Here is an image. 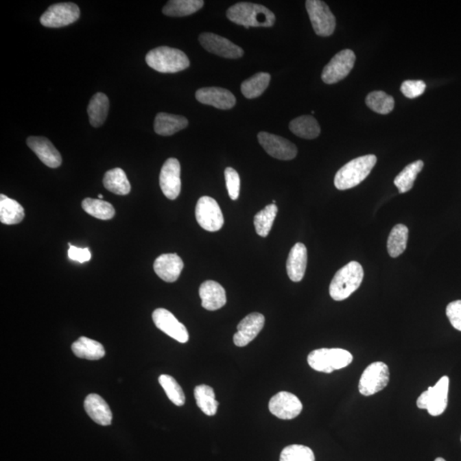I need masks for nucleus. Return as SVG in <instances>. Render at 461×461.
Instances as JSON below:
<instances>
[{
    "label": "nucleus",
    "instance_id": "393cba45",
    "mask_svg": "<svg viewBox=\"0 0 461 461\" xmlns=\"http://www.w3.org/2000/svg\"><path fill=\"white\" fill-rule=\"evenodd\" d=\"M72 351L80 359L97 361L106 355L104 346L95 340L82 337L72 344Z\"/></svg>",
    "mask_w": 461,
    "mask_h": 461
},
{
    "label": "nucleus",
    "instance_id": "72a5a7b5",
    "mask_svg": "<svg viewBox=\"0 0 461 461\" xmlns=\"http://www.w3.org/2000/svg\"><path fill=\"white\" fill-rule=\"evenodd\" d=\"M423 167H424L423 161H415L398 174L394 180V184L398 188L400 193H405V192L410 191L413 188L414 181L416 180L418 174L421 172Z\"/></svg>",
    "mask_w": 461,
    "mask_h": 461
},
{
    "label": "nucleus",
    "instance_id": "39448f33",
    "mask_svg": "<svg viewBox=\"0 0 461 461\" xmlns=\"http://www.w3.org/2000/svg\"><path fill=\"white\" fill-rule=\"evenodd\" d=\"M353 361V356L343 348L316 349L307 356V363L316 371L331 373L348 366Z\"/></svg>",
    "mask_w": 461,
    "mask_h": 461
},
{
    "label": "nucleus",
    "instance_id": "20e7f679",
    "mask_svg": "<svg viewBox=\"0 0 461 461\" xmlns=\"http://www.w3.org/2000/svg\"><path fill=\"white\" fill-rule=\"evenodd\" d=\"M146 64L161 73H177L189 68L190 61L182 51L169 47H160L150 51Z\"/></svg>",
    "mask_w": 461,
    "mask_h": 461
},
{
    "label": "nucleus",
    "instance_id": "4468645a",
    "mask_svg": "<svg viewBox=\"0 0 461 461\" xmlns=\"http://www.w3.org/2000/svg\"><path fill=\"white\" fill-rule=\"evenodd\" d=\"M269 411L281 420H292L303 410V404L298 397L286 391H281L271 398Z\"/></svg>",
    "mask_w": 461,
    "mask_h": 461
},
{
    "label": "nucleus",
    "instance_id": "4be33fe9",
    "mask_svg": "<svg viewBox=\"0 0 461 461\" xmlns=\"http://www.w3.org/2000/svg\"><path fill=\"white\" fill-rule=\"evenodd\" d=\"M307 263V251L305 244L296 243L289 251L286 270L289 279L300 282L305 277Z\"/></svg>",
    "mask_w": 461,
    "mask_h": 461
},
{
    "label": "nucleus",
    "instance_id": "ea45409f",
    "mask_svg": "<svg viewBox=\"0 0 461 461\" xmlns=\"http://www.w3.org/2000/svg\"><path fill=\"white\" fill-rule=\"evenodd\" d=\"M225 180L226 189L232 200H237L239 197L240 178L235 169L233 167H226L225 170Z\"/></svg>",
    "mask_w": 461,
    "mask_h": 461
},
{
    "label": "nucleus",
    "instance_id": "aec40b11",
    "mask_svg": "<svg viewBox=\"0 0 461 461\" xmlns=\"http://www.w3.org/2000/svg\"><path fill=\"white\" fill-rule=\"evenodd\" d=\"M153 268L156 275L163 281L173 283L179 279L184 263L177 254H163L156 258Z\"/></svg>",
    "mask_w": 461,
    "mask_h": 461
},
{
    "label": "nucleus",
    "instance_id": "f704fd0d",
    "mask_svg": "<svg viewBox=\"0 0 461 461\" xmlns=\"http://www.w3.org/2000/svg\"><path fill=\"white\" fill-rule=\"evenodd\" d=\"M278 214V207L276 204L267 205L260 212H258L254 218L255 228L258 235L266 237L272 228L276 215Z\"/></svg>",
    "mask_w": 461,
    "mask_h": 461
},
{
    "label": "nucleus",
    "instance_id": "e433bc0d",
    "mask_svg": "<svg viewBox=\"0 0 461 461\" xmlns=\"http://www.w3.org/2000/svg\"><path fill=\"white\" fill-rule=\"evenodd\" d=\"M366 104L369 109L381 115L390 114L393 110L394 100L392 96L383 91H375L366 97Z\"/></svg>",
    "mask_w": 461,
    "mask_h": 461
},
{
    "label": "nucleus",
    "instance_id": "58836bf2",
    "mask_svg": "<svg viewBox=\"0 0 461 461\" xmlns=\"http://www.w3.org/2000/svg\"><path fill=\"white\" fill-rule=\"evenodd\" d=\"M279 461H316V457L309 447L293 445L282 450Z\"/></svg>",
    "mask_w": 461,
    "mask_h": 461
},
{
    "label": "nucleus",
    "instance_id": "f03ea898",
    "mask_svg": "<svg viewBox=\"0 0 461 461\" xmlns=\"http://www.w3.org/2000/svg\"><path fill=\"white\" fill-rule=\"evenodd\" d=\"M377 163L375 155H366L353 159L338 171L334 179L337 189L344 191L357 187L371 173Z\"/></svg>",
    "mask_w": 461,
    "mask_h": 461
},
{
    "label": "nucleus",
    "instance_id": "4c0bfd02",
    "mask_svg": "<svg viewBox=\"0 0 461 461\" xmlns=\"http://www.w3.org/2000/svg\"><path fill=\"white\" fill-rule=\"evenodd\" d=\"M158 381L165 391L169 399L176 406H183L186 403V397H185L182 388L177 383L176 380L173 377L163 375L159 377Z\"/></svg>",
    "mask_w": 461,
    "mask_h": 461
},
{
    "label": "nucleus",
    "instance_id": "7c9ffc66",
    "mask_svg": "<svg viewBox=\"0 0 461 461\" xmlns=\"http://www.w3.org/2000/svg\"><path fill=\"white\" fill-rule=\"evenodd\" d=\"M204 5L202 0H171L163 7V13L169 16H186L198 12Z\"/></svg>",
    "mask_w": 461,
    "mask_h": 461
},
{
    "label": "nucleus",
    "instance_id": "f257e3e1",
    "mask_svg": "<svg viewBox=\"0 0 461 461\" xmlns=\"http://www.w3.org/2000/svg\"><path fill=\"white\" fill-rule=\"evenodd\" d=\"M226 16L237 25L246 27H269L274 26L275 15L264 5L258 3L241 2L230 6Z\"/></svg>",
    "mask_w": 461,
    "mask_h": 461
},
{
    "label": "nucleus",
    "instance_id": "c85d7f7f",
    "mask_svg": "<svg viewBox=\"0 0 461 461\" xmlns=\"http://www.w3.org/2000/svg\"><path fill=\"white\" fill-rule=\"evenodd\" d=\"M104 186L108 191L117 195H128L131 191L127 174L121 169H113L104 174Z\"/></svg>",
    "mask_w": 461,
    "mask_h": 461
},
{
    "label": "nucleus",
    "instance_id": "473e14b6",
    "mask_svg": "<svg viewBox=\"0 0 461 461\" xmlns=\"http://www.w3.org/2000/svg\"><path fill=\"white\" fill-rule=\"evenodd\" d=\"M408 240V228L403 224H398L391 230L387 241V250L390 256L397 258L406 250Z\"/></svg>",
    "mask_w": 461,
    "mask_h": 461
},
{
    "label": "nucleus",
    "instance_id": "ddd939ff",
    "mask_svg": "<svg viewBox=\"0 0 461 461\" xmlns=\"http://www.w3.org/2000/svg\"><path fill=\"white\" fill-rule=\"evenodd\" d=\"M199 42L206 51L220 57L236 59L242 58L244 54L243 49L239 45L218 34L202 33L199 36Z\"/></svg>",
    "mask_w": 461,
    "mask_h": 461
},
{
    "label": "nucleus",
    "instance_id": "0eeeda50",
    "mask_svg": "<svg viewBox=\"0 0 461 461\" xmlns=\"http://www.w3.org/2000/svg\"><path fill=\"white\" fill-rule=\"evenodd\" d=\"M306 9L317 36L328 37L334 33L336 19L326 3L320 0H307Z\"/></svg>",
    "mask_w": 461,
    "mask_h": 461
},
{
    "label": "nucleus",
    "instance_id": "2f4dec72",
    "mask_svg": "<svg viewBox=\"0 0 461 461\" xmlns=\"http://www.w3.org/2000/svg\"><path fill=\"white\" fill-rule=\"evenodd\" d=\"M194 397L198 407L208 416H214L217 413L218 401L215 400L214 390L211 386H198L195 388Z\"/></svg>",
    "mask_w": 461,
    "mask_h": 461
},
{
    "label": "nucleus",
    "instance_id": "f8f14e48",
    "mask_svg": "<svg viewBox=\"0 0 461 461\" xmlns=\"http://www.w3.org/2000/svg\"><path fill=\"white\" fill-rule=\"evenodd\" d=\"M258 141L269 156L276 159L289 161L298 155V148L291 141L281 136L261 132L257 136Z\"/></svg>",
    "mask_w": 461,
    "mask_h": 461
},
{
    "label": "nucleus",
    "instance_id": "37998d69",
    "mask_svg": "<svg viewBox=\"0 0 461 461\" xmlns=\"http://www.w3.org/2000/svg\"><path fill=\"white\" fill-rule=\"evenodd\" d=\"M69 250L68 251V255L69 259L75 261H78L80 263H86L91 260L92 255H91L88 248H78L71 246V244H69Z\"/></svg>",
    "mask_w": 461,
    "mask_h": 461
},
{
    "label": "nucleus",
    "instance_id": "cd10ccee",
    "mask_svg": "<svg viewBox=\"0 0 461 461\" xmlns=\"http://www.w3.org/2000/svg\"><path fill=\"white\" fill-rule=\"evenodd\" d=\"M289 130L298 137L314 139L320 134V127L316 118L311 115H302L294 119L289 125Z\"/></svg>",
    "mask_w": 461,
    "mask_h": 461
},
{
    "label": "nucleus",
    "instance_id": "7ed1b4c3",
    "mask_svg": "<svg viewBox=\"0 0 461 461\" xmlns=\"http://www.w3.org/2000/svg\"><path fill=\"white\" fill-rule=\"evenodd\" d=\"M364 271L357 261H351L337 272L331 282L329 292L335 301H343L362 285Z\"/></svg>",
    "mask_w": 461,
    "mask_h": 461
},
{
    "label": "nucleus",
    "instance_id": "6e6552de",
    "mask_svg": "<svg viewBox=\"0 0 461 461\" xmlns=\"http://www.w3.org/2000/svg\"><path fill=\"white\" fill-rule=\"evenodd\" d=\"M389 382V366L382 362H373L363 372L359 382V391L362 396H373L383 390Z\"/></svg>",
    "mask_w": 461,
    "mask_h": 461
},
{
    "label": "nucleus",
    "instance_id": "c03bdc74",
    "mask_svg": "<svg viewBox=\"0 0 461 461\" xmlns=\"http://www.w3.org/2000/svg\"><path fill=\"white\" fill-rule=\"evenodd\" d=\"M435 461H446L445 459L442 458H436Z\"/></svg>",
    "mask_w": 461,
    "mask_h": 461
},
{
    "label": "nucleus",
    "instance_id": "6ab92c4d",
    "mask_svg": "<svg viewBox=\"0 0 461 461\" xmlns=\"http://www.w3.org/2000/svg\"><path fill=\"white\" fill-rule=\"evenodd\" d=\"M27 145L36 154L42 163L51 169H56L62 164L60 153L56 149L52 143L45 137L32 136L27 138Z\"/></svg>",
    "mask_w": 461,
    "mask_h": 461
},
{
    "label": "nucleus",
    "instance_id": "79ce46f5",
    "mask_svg": "<svg viewBox=\"0 0 461 461\" xmlns=\"http://www.w3.org/2000/svg\"><path fill=\"white\" fill-rule=\"evenodd\" d=\"M446 314L452 326L461 331V300L450 303L447 306Z\"/></svg>",
    "mask_w": 461,
    "mask_h": 461
},
{
    "label": "nucleus",
    "instance_id": "f3484780",
    "mask_svg": "<svg viewBox=\"0 0 461 461\" xmlns=\"http://www.w3.org/2000/svg\"><path fill=\"white\" fill-rule=\"evenodd\" d=\"M265 317L260 313L250 314L237 324V331L233 336L234 344L244 347L252 342L263 329Z\"/></svg>",
    "mask_w": 461,
    "mask_h": 461
},
{
    "label": "nucleus",
    "instance_id": "dca6fc26",
    "mask_svg": "<svg viewBox=\"0 0 461 461\" xmlns=\"http://www.w3.org/2000/svg\"><path fill=\"white\" fill-rule=\"evenodd\" d=\"M160 187L165 197L174 200L180 193V164L176 158H169L164 163L160 173Z\"/></svg>",
    "mask_w": 461,
    "mask_h": 461
},
{
    "label": "nucleus",
    "instance_id": "2eb2a0df",
    "mask_svg": "<svg viewBox=\"0 0 461 461\" xmlns=\"http://www.w3.org/2000/svg\"><path fill=\"white\" fill-rule=\"evenodd\" d=\"M152 319L156 327L174 338L179 343L185 344L189 340V333L186 327L178 320L176 316L169 310L157 309L152 314Z\"/></svg>",
    "mask_w": 461,
    "mask_h": 461
},
{
    "label": "nucleus",
    "instance_id": "412c9836",
    "mask_svg": "<svg viewBox=\"0 0 461 461\" xmlns=\"http://www.w3.org/2000/svg\"><path fill=\"white\" fill-rule=\"evenodd\" d=\"M199 296L202 300V306L205 309L215 311L222 309L226 303L225 289L219 283L207 281L200 285Z\"/></svg>",
    "mask_w": 461,
    "mask_h": 461
},
{
    "label": "nucleus",
    "instance_id": "bb28decb",
    "mask_svg": "<svg viewBox=\"0 0 461 461\" xmlns=\"http://www.w3.org/2000/svg\"><path fill=\"white\" fill-rule=\"evenodd\" d=\"M109 99L106 94L97 93L92 97L87 108V113L93 127L99 128L104 123L109 113Z\"/></svg>",
    "mask_w": 461,
    "mask_h": 461
},
{
    "label": "nucleus",
    "instance_id": "a18cd8bd",
    "mask_svg": "<svg viewBox=\"0 0 461 461\" xmlns=\"http://www.w3.org/2000/svg\"><path fill=\"white\" fill-rule=\"evenodd\" d=\"M99 199H100V200H102V199H103V195L99 194Z\"/></svg>",
    "mask_w": 461,
    "mask_h": 461
},
{
    "label": "nucleus",
    "instance_id": "9d476101",
    "mask_svg": "<svg viewBox=\"0 0 461 461\" xmlns=\"http://www.w3.org/2000/svg\"><path fill=\"white\" fill-rule=\"evenodd\" d=\"M355 62V52L346 49L338 52L324 68L321 79L328 85L341 82L349 75Z\"/></svg>",
    "mask_w": 461,
    "mask_h": 461
},
{
    "label": "nucleus",
    "instance_id": "1a4fd4ad",
    "mask_svg": "<svg viewBox=\"0 0 461 461\" xmlns=\"http://www.w3.org/2000/svg\"><path fill=\"white\" fill-rule=\"evenodd\" d=\"M195 214L198 224L208 232H217L224 225V217L218 202L207 196L199 198Z\"/></svg>",
    "mask_w": 461,
    "mask_h": 461
},
{
    "label": "nucleus",
    "instance_id": "423d86ee",
    "mask_svg": "<svg viewBox=\"0 0 461 461\" xmlns=\"http://www.w3.org/2000/svg\"><path fill=\"white\" fill-rule=\"evenodd\" d=\"M449 387V377H442L435 386L429 387L421 394L417 400L418 407L427 410L432 416H439L445 413L448 406Z\"/></svg>",
    "mask_w": 461,
    "mask_h": 461
},
{
    "label": "nucleus",
    "instance_id": "c756f323",
    "mask_svg": "<svg viewBox=\"0 0 461 461\" xmlns=\"http://www.w3.org/2000/svg\"><path fill=\"white\" fill-rule=\"evenodd\" d=\"M270 80L271 75L268 73H257L250 78L244 80L241 85V92L246 99H256L266 91Z\"/></svg>",
    "mask_w": 461,
    "mask_h": 461
},
{
    "label": "nucleus",
    "instance_id": "a211bd4d",
    "mask_svg": "<svg viewBox=\"0 0 461 461\" xmlns=\"http://www.w3.org/2000/svg\"><path fill=\"white\" fill-rule=\"evenodd\" d=\"M196 99L204 104L220 110L232 109L236 104V97L230 91L222 87H204L197 91Z\"/></svg>",
    "mask_w": 461,
    "mask_h": 461
},
{
    "label": "nucleus",
    "instance_id": "c9c22d12",
    "mask_svg": "<svg viewBox=\"0 0 461 461\" xmlns=\"http://www.w3.org/2000/svg\"><path fill=\"white\" fill-rule=\"evenodd\" d=\"M82 209L87 214L100 220H110L114 217L115 209L110 202L87 198L82 201Z\"/></svg>",
    "mask_w": 461,
    "mask_h": 461
},
{
    "label": "nucleus",
    "instance_id": "a19ab883",
    "mask_svg": "<svg viewBox=\"0 0 461 461\" xmlns=\"http://www.w3.org/2000/svg\"><path fill=\"white\" fill-rule=\"evenodd\" d=\"M426 85L423 80H405L401 84V91L407 99H415L424 93Z\"/></svg>",
    "mask_w": 461,
    "mask_h": 461
},
{
    "label": "nucleus",
    "instance_id": "b1692460",
    "mask_svg": "<svg viewBox=\"0 0 461 461\" xmlns=\"http://www.w3.org/2000/svg\"><path fill=\"white\" fill-rule=\"evenodd\" d=\"M188 120L181 115L161 113L156 115L154 129L157 134L170 136L187 127Z\"/></svg>",
    "mask_w": 461,
    "mask_h": 461
},
{
    "label": "nucleus",
    "instance_id": "5701e85b",
    "mask_svg": "<svg viewBox=\"0 0 461 461\" xmlns=\"http://www.w3.org/2000/svg\"><path fill=\"white\" fill-rule=\"evenodd\" d=\"M84 407L89 417L97 424L107 426L113 423V412L109 405L99 394H88L84 403Z\"/></svg>",
    "mask_w": 461,
    "mask_h": 461
},
{
    "label": "nucleus",
    "instance_id": "9b49d317",
    "mask_svg": "<svg viewBox=\"0 0 461 461\" xmlns=\"http://www.w3.org/2000/svg\"><path fill=\"white\" fill-rule=\"evenodd\" d=\"M80 14L79 7L75 3H58L49 7L40 21L45 27H62L76 22Z\"/></svg>",
    "mask_w": 461,
    "mask_h": 461
},
{
    "label": "nucleus",
    "instance_id": "a878e982",
    "mask_svg": "<svg viewBox=\"0 0 461 461\" xmlns=\"http://www.w3.org/2000/svg\"><path fill=\"white\" fill-rule=\"evenodd\" d=\"M25 213L23 206L14 199L0 195V221L3 224H19L24 219Z\"/></svg>",
    "mask_w": 461,
    "mask_h": 461
}]
</instances>
